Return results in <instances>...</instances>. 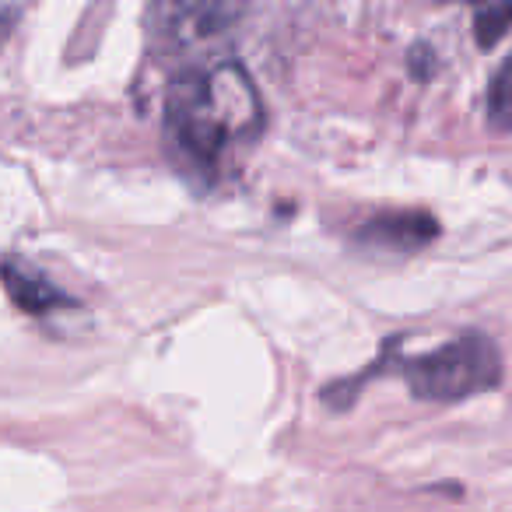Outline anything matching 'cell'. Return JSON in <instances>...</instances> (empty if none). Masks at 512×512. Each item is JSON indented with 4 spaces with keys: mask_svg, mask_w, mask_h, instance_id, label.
Returning a JSON list of instances; mask_svg holds the SVG:
<instances>
[{
    "mask_svg": "<svg viewBox=\"0 0 512 512\" xmlns=\"http://www.w3.org/2000/svg\"><path fill=\"white\" fill-rule=\"evenodd\" d=\"M18 15L22 11L18 8H11V4H0V43L11 36V29H15V22H18Z\"/></svg>",
    "mask_w": 512,
    "mask_h": 512,
    "instance_id": "8",
    "label": "cell"
},
{
    "mask_svg": "<svg viewBox=\"0 0 512 512\" xmlns=\"http://www.w3.org/2000/svg\"><path fill=\"white\" fill-rule=\"evenodd\" d=\"M404 376L418 400L456 404V400H470L477 393L495 390L502 379V355L488 334L470 330V334L407 362Z\"/></svg>",
    "mask_w": 512,
    "mask_h": 512,
    "instance_id": "2",
    "label": "cell"
},
{
    "mask_svg": "<svg viewBox=\"0 0 512 512\" xmlns=\"http://www.w3.org/2000/svg\"><path fill=\"white\" fill-rule=\"evenodd\" d=\"M435 218L418 211H390V214H376V218L365 221L362 235L369 242H379V246L390 249H418L425 246L428 239H435Z\"/></svg>",
    "mask_w": 512,
    "mask_h": 512,
    "instance_id": "4",
    "label": "cell"
},
{
    "mask_svg": "<svg viewBox=\"0 0 512 512\" xmlns=\"http://www.w3.org/2000/svg\"><path fill=\"white\" fill-rule=\"evenodd\" d=\"M488 116L498 127H512V57H505L488 85Z\"/></svg>",
    "mask_w": 512,
    "mask_h": 512,
    "instance_id": "6",
    "label": "cell"
},
{
    "mask_svg": "<svg viewBox=\"0 0 512 512\" xmlns=\"http://www.w3.org/2000/svg\"><path fill=\"white\" fill-rule=\"evenodd\" d=\"M155 15H162V32L169 43L190 46L207 36H218L228 25V18L239 15V8H225V4H169V8H158Z\"/></svg>",
    "mask_w": 512,
    "mask_h": 512,
    "instance_id": "3",
    "label": "cell"
},
{
    "mask_svg": "<svg viewBox=\"0 0 512 512\" xmlns=\"http://www.w3.org/2000/svg\"><path fill=\"white\" fill-rule=\"evenodd\" d=\"M512 25V4L505 8H481L474 15V36L481 46H495Z\"/></svg>",
    "mask_w": 512,
    "mask_h": 512,
    "instance_id": "7",
    "label": "cell"
},
{
    "mask_svg": "<svg viewBox=\"0 0 512 512\" xmlns=\"http://www.w3.org/2000/svg\"><path fill=\"white\" fill-rule=\"evenodd\" d=\"M0 271H4V285H8V295L15 299L18 309H25V313H36L39 316V313H50L53 306H64V302H71L57 285H50V281H46L39 271H32V267L8 260V264L0 267Z\"/></svg>",
    "mask_w": 512,
    "mask_h": 512,
    "instance_id": "5",
    "label": "cell"
},
{
    "mask_svg": "<svg viewBox=\"0 0 512 512\" xmlns=\"http://www.w3.org/2000/svg\"><path fill=\"white\" fill-rule=\"evenodd\" d=\"M165 127L193 165H214L232 137L260 127V99L253 81L235 64H186L165 88Z\"/></svg>",
    "mask_w": 512,
    "mask_h": 512,
    "instance_id": "1",
    "label": "cell"
}]
</instances>
